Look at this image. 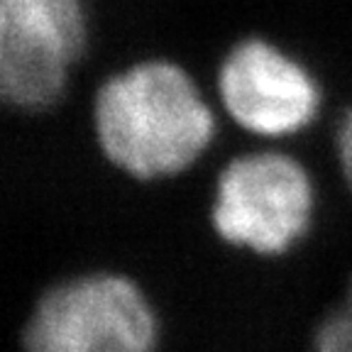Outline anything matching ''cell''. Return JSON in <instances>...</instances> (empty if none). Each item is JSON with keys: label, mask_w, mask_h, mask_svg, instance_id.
<instances>
[{"label": "cell", "mask_w": 352, "mask_h": 352, "mask_svg": "<svg viewBox=\"0 0 352 352\" xmlns=\"http://www.w3.org/2000/svg\"><path fill=\"white\" fill-rule=\"evenodd\" d=\"M91 125L113 169L138 182H162L182 176L208 154L218 110L188 69L152 56L100 83Z\"/></svg>", "instance_id": "cell-1"}, {"label": "cell", "mask_w": 352, "mask_h": 352, "mask_svg": "<svg viewBox=\"0 0 352 352\" xmlns=\"http://www.w3.org/2000/svg\"><path fill=\"white\" fill-rule=\"evenodd\" d=\"M318 188L298 157L276 147L235 154L218 171L210 226L228 248L259 257L289 254L314 228Z\"/></svg>", "instance_id": "cell-2"}, {"label": "cell", "mask_w": 352, "mask_h": 352, "mask_svg": "<svg viewBox=\"0 0 352 352\" xmlns=\"http://www.w3.org/2000/svg\"><path fill=\"white\" fill-rule=\"evenodd\" d=\"M160 316L120 272H86L50 286L22 328L25 352H154Z\"/></svg>", "instance_id": "cell-3"}, {"label": "cell", "mask_w": 352, "mask_h": 352, "mask_svg": "<svg viewBox=\"0 0 352 352\" xmlns=\"http://www.w3.org/2000/svg\"><path fill=\"white\" fill-rule=\"evenodd\" d=\"M215 103L242 132L281 142L320 118L323 88L311 66L267 37H245L220 59Z\"/></svg>", "instance_id": "cell-4"}, {"label": "cell", "mask_w": 352, "mask_h": 352, "mask_svg": "<svg viewBox=\"0 0 352 352\" xmlns=\"http://www.w3.org/2000/svg\"><path fill=\"white\" fill-rule=\"evenodd\" d=\"M86 42V0H0V105H54Z\"/></svg>", "instance_id": "cell-5"}, {"label": "cell", "mask_w": 352, "mask_h": 352, "mask_svg": "<svg viewBox=\"0 0 352 352\" xmlns=\"http://www.w3.org/2000/svg\"><path fill=\"white\" fill-rule=\"evenodd\" d=\"M314 352H352V296L320 320L314 336Z\"/></svg>", "instance_id": "cell-6"}, {"label": "cell", "mask_w": 352, "mask_h": 352, "mask_svg": "<svg viewBox=\"0 0 352 352\" xmlns=\"http://www.w3.org/2000/svg\"><path fill=\"white\" fill-rule=\"evenodd\" d=\"M336 160L342 182L352 191V105L342 113L336 125Z\"/></svg>", "instance_id": "cell-7"}]
</instances>
